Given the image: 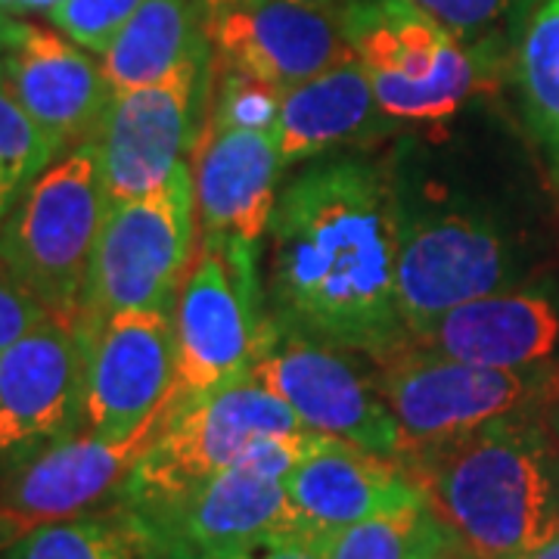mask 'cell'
Listing matches in <instances>:
<instances>
[{
  "label": "cell",
  "instance_id": "9c48e42d",
  "mask_svg": "<svg viewBox=\"0 0 559 559\" xmlns=\"http://www.w3.org/2000/svg\"><path fill=\"white\" fill-rule=\"evenodd\" d=\"M296 429L305 426L274 392L252 380L234 382L168 414L112 507L131 520H159L224 473L255 439Z\"/></svg>",
  "mask_w": 559,
  "mask_h": 559
},
{
  "label": "cell",
  "instance_id": "8fae6325",
  "mask_svg": "<svg viewBox=\"0 0 559 559\" xmlns=\"http://www.w3.org/2000/svg\"><path fill=\"white\" fill-rule=\"evenodd\" d=\"M215 87V50L202 35L183 60L153 84L112 94L97 131L109 205L153 193L200 150Z\"/></svg>",
  "mask_w": 559,
  "mask_h": 559
},
{
  "label": "cell",
  "instance_id": "ba28073f",
  "mask_svg": "<svg viewBox=\"0 0 559 559\" xmlns=\"http://www.w3.org/2000/svg\"><path fill=\"white\" fill-rule=\"evenodd\" d=\"M197 255L193 165L138 200L106 209L81 296V323L94 326L121 311H175L178 289Z\"/></svg>",
  "mask_w": 559,
  "mask_h": 559
},
{
  "label": "cell",
  "instance_id": "5b68a950",
  "mask_svg": "<svg viewBox=\"0 0 559 559\" xmlns=\"http://www.w3.org/2000/svg\"><path fill=\"white\" fill-rule=\"evenodd\" d=\"M377 380L399 423V451L411 473L481 426L544 411L559 399V364L479 367L401 348L377 360Z\"/></svg>",
  "mask_w": 559,
  "mask_h": 559
},
{
  "label": "cell",
  "instance_id": "7c38bea8",
  "mask_svg": "<svg viewBox=\"0 0 559 559\" xmlns=\"http://www.w3.org/2000/svg\"><path fill=\"white\" fill-rule=\"evenodd\" d=\"M249 380L274 392L305 429L395 457L399 423L382 399L377 360L320 342L274 320Z\"/></svg>",
  "mask_w": 559,
  "mask_h": 559
},
{
  "label": "cell",
  "instance_id": "d6a6232c",
  "mask_svg": "<svg viewBox=\"0 0 559 559\" xmlns=\"http://www.w3.org/2000/svg\"><path fill=\"white\" fill-rule=\"evenodd\" d=\"M544 426H547V439H550V460H554V476H557L559 491V399L544 411Z\"/></svg>",
  "mask_w": 559,
  "mask_h": 559
},
{
  "label": "cell",
  "instance_id": "4dcf8cb0",
  "mask_svg": "<svg viewBox=\"0 0 559 559\" xmlns=\"http://www.w3.org/2000/svg\"><path fill=\"white\" fill-rule=\"evenodd\" d=\"M138 544L143 559H221L190 550V547H180V544H165V540H138Z\"/></svg>",
  "mask_w": 559,
  "mask_h": 559
},
{
  "label": "cell",
  "instance_id": "30bf717a",
  "mask_svg": "<svg viewBox=\"0 0 559 559\" xmlns=\"http://www.w3.org/2000/svg\"><path fill=\"white\" fill-rule=\"evenodd\" d=\"M326 436L311 429L255 439L224 473L159 520H131L138 540H165L234 559L261 540L301 532L286 479ZM333 439V436H330Z\"/></svg>",
  "mask_w": 559,
  "mask_h": 559
},
{
  "label": "cell",
  "instance_id": "277c9868",
  "mask_svg": "<svg viewBox=\"0 0 559 559\" xmlns=\"http://www.w3.org/2000/svg\"><path fill=\"white\" fill-rule=\"evenodd\" d=\"M345 50L401 128L454 121L498 81L500 62L466 47L414 0H342Z\"/></svg>",
  "mask_w": 559,
  "mask_h": 559
},
{
  "label": "cell",
  "instance_id": "83f0119b",
  "mask_svg": "<svg viewBox=\"0 0 559 559\" xmlns=\"http://www.w3.org/2000/svg\"><path fill=\"white\" fill-rule=\"evenodd\" d=\"M143 0H62L47 13V22L60 28L66 38L81 44L84 50L97 53L109 47L124 22L138 13Z\"/></svg>",
  "mask_w": 559,
  "mask_h": 559
},
{
  "label": "cell",
  "instance_id": "d590c367",
  "mask_svg": "<svg viewBox=\"0 0 559 559\" xmlns=\"http://www.w3.org/2000/svg\"><path fill=\"white\" fill-rule=\"evenodd\" d=\"M13 16H7L3 10H0V53H3V47H7V40H10V32H13Z\"/></svg>",
  "mask_w": 559,
  "mask_h": 559
},
{
  "label": "cell",
  "instance_id": "d4e9b609",
  "mask_svg": "<svg viewBox=\"0 0 559 559\" xmlns=\"http://www.w3.org/2000/svg\"><path fill=\"white\" fill-rule=\"evenodd\" d=\"M3 559H143L128 516L119 507L69 520L40 522L3 547Z\"/></svg>",
  "mask_w": 559,
  "mask_h": 559
},
{
  "label": "cell",
  "instance_id": "5bb4252c",
  "mask_svg": "<svg viewBox=\"0 0 559 559\" xmlns=\"http://www.w3.org/2000/svg\"><path fill=\"white\" fill-rule=\"evenodd\" d=\"M87 342L81 432L119 441L162 411L175 382V314L159 308L100 320Z\"/></svg>",
  "mask_w": 559,
  "mask_h": 559
},
{
  "label": "cell",
  "instance_id": "52a82bcc",
  "mask_svg": "<svg viewBox=\"0 0 559 559\" xmlns=\"http://www.w3.org/2000/svg\"><path fill=\"white\" fill-rule=\"evenodd\" d=\"M175 382L165 411L178 414L249 380L274 333L264 296V252L197 246L175 301Z\"/></svg>",
  "mask_w": 559,
  "mask_h": 559
},
{
  "label": "cell",
  "instance_id": "e0dca14e",
  "mask_svg": "<svg viewBox=\"0 0 559 559\" xmlns=\"http://www.w3.org/2000/svg\"><path fill=\"white\" fill-rule=\"evenodd\" d=\"M168 423L162 407L140 432L109 441L91 432H75L50 444L38 457L0 476V513L20 525L25 535L40 522L97 513L103 503H116L143 451L156 441Z\"/></svg>",
  "mask_w": 559,
  "mask_h": 559
},
{
  "label": "cell",
  "instance_id": "44dd1931",
  "mask_svg": "<svg viewBox=\"0 0 559 559\" xmlns=\"http://www.w3.org/2000/svg\"><path fill=\"white\" fill-rule=\"evenodd\" d=\"M399 128V121L380 106L367 72L352 53L280 94L277 143L283 168L352 156Z\"/></svg>",
  "mask_w": 559,
  "mask_h": 559
},
{
  "label": "cell",
  "instance_id": "603a6c76",
  "mask_svg": "<svg viewBox=\"0 0 559 559\" xmlns=\"http://www.w3.org/2000/svg\"><path fill=\"white\" fill-rule=\"evenodd\" d=\"M513 81L525 124L559 175V0H538L522 22Z\"/></svg>",
  "mask_w": 559,
  "mask_h": 559
},
{
  "label": "cell",
  "instance_id": "836d02e7",
  "mask_svg": "<svg viewBox=\"0 0 559 559\" xmlns=\"http://www.w3.org/2000/svg\"><path fill=\"white\" fill-rule=\"evenodd\" d=\"M520 559H559V532L550 540H544V544H538L535 550L522 554Z\"/></svg>",
  "mask_w": 559,
  "mask_h": 559
},
{
  "label": "cell",
  "instance_id": "cb8c5ba5",
  "mask_svg": "<svg viewBox=\"0 0 559 559\" xmlns=\"http://www.w3.org/2000/svg\"><path fill=\"white\" fill-rule=\"evenodd\" d=\"M460 554L451 528L429 500L392 510L323 538L326 559H439Z\"/></svg>",
  "mask_w": 559,
  "mask_h": 559
},
{
  "label": "cell",
  "instance_id": "3957f363",
  "mask_svg": "<svg viewBox=\"0 0 559 559\" xmlns=\"http://www.w3.org/2000/svg\"><path fill=\"white\" fill-rule=\"evenodd\" d=\"M544 411L495 419L414 469L466 559H520L559 532Z\"/></svg>",
  "mask_w": 559,
  "mask_h": 559
},
{
  "label": "cell",
  "instance_id": "1f68e13d",
  "mask_svg": "<svg viewBox=\"0 0 559 559\" xmlns=\"http://www.w3.org/2000/svg\"><path fill=\"white\" fill-rule=\"evenodd\" d=\"M62 0H0V10L13 20H28V16H47Z\"/></svg>",
  "mask_w": 559,
  "mask_h": 559
},
{
  "label": "cell",
  "instance_id": "484cf974",
  "mask_svg": "<svg viewBox=\"0 0 559 559\" xmlns=\"http://www.w3.org/2000/svg\"><path fill=\"white\" fill-rule=\"evenodd\" d=\"M60 153L57 140L13 97L0 69V221L16 205L25 187Z\"/></svg>",
  "mask_w": 559,
  "mask_h": 559
},
{
  "label": "cell",
  "instance_id": "9a60e30c",
  "mask_svg": "<svg viewBox=\"0 0 559 559\" xmlns=\"http://www.w3.org/2000/svg\"><path fill=\"white\" fill-rule=\"evenodd\" d=\"M193 162L197 246L264 252L280 175L286 171L277 131L209 119Z\"/></svg>",
  "mask_w": 559,
  "mask_h": 559
},
{
  "label": "cell",
  "instance_id": "ac0fdd59",
  "mask_svg": "<svg viewBox=\"0 0 559 559\" xmlns=\"http://www.w3.org/2000/svg\"><path fill=\"white\" fill-rule=\"evenodd\" d=\"M0 69L20 106L57 140L62 153L97 138L112 100L97 53L66 38L60 28L13 22Z\"/></svg>",
  "mask_w": 559,
  "mask_h": 559
},
{
  "label": "cell",
  "instance_id": "6da1fadb",
  "mask_svg": "<svg viewBox=\"0 0 559 559\" xmlns=\"http://www.w3.org/2000/svg\"><path fill=\"white\" fill-rule=\"evenodd\" d=\"M271 318L320 342L385 360L407 340L395 237L380 162H311L277 193L264 240Z\"/></svg>",
  "mask_w": 559,
  "mask_h": 559
},
{
  "label": "cell",
  "instance_id": "4fadbf2b",
  "mask_svg": "<svg viewBox=\"0 0 559 559\" xmlns=\"http://www.w3.org/2000/svg\"><path fill=\"white\" fill-rule=\"evenodd\" d=\"M87 342L84 323L44 318L0 352V476L81 432Z\"/></svg>",
  "mask_w": 559,
  "mask_h": 559
},
{
  "label": "cell",
  "instance_id": "2e32d148",
  "mask_svg": "<svg viewBox=\"0 0 559 559\" xmlns=\"http://www.w3.org/2000/svg\"><path fill=\"white\" fill-rule=\"evenodd\" d=\"M215 62L286 91L342 60L336 10L293 0H202Z\"/></svg>",
  "mask_w": 559,
  "mask_h": 559
},
{
  "label": "cell",
  "instance_id": "e575fe53",
  "mask_svg": "<svg viewBox=\"0 0 559 559\" xmlns=\"http://www.w3.org/2000/svg\"><path fill=\"white\" fill-rule=\"evenodd\" d=\"M20 535H22L20 525L10 520L7 513H0V547H10V544L20 538Z\"/></svg>",
  "mask_w": 559,
  "mask_h": 559
},
{
  "label": "cell",
  "instance_id": "f546056e",
  "mask_svg": "<svg viewBox=\"0 0 559 559\" xmlns=\"http://www.w3.org/2000/svg\"><path fill=\"white\" fill-rule=\"evenodd\" d=\"M234 559H326L323 557V538L318 535H305V532H289L277 535L249 547L246 554Z\"/></svg>",
  "mask_w": 559,
  "mask_h": 559
},
{
  "label": "cell",
  "instance_id": "7402d4cb",
  "mask_svg": "<svg viewBox=\"0 0 559 559\" xmlns=\"http://www.w3.org/2000/svg\"><path fill=\"white\" fill-rule=\"evenodd\" d=\"M202 35V0H143L100 53L109 91L121 94L159 81Z\"/></svg>",
  "mask_w": 559,
  "mask_h": 559
},
{
  "label": "cell",
  "instance_id": "7a4b0ae2",
  "mask_svg": "<svg viewBox=\"0 0 559 559\" xmlns=\"http://www.w3.org/2000/svg\"><path fill=\"white\" fill-rule=\"evenodd\" d=\"M380 165L407 330L460 301L525 283L520 224L476 180L457 140L401 131Z\"/></svg>",
  "mask_w": 559,
  "mask_h": 559
},
{
  "label": "cell",
  "instance_id": "d6986e66",
  "mask_svg": "<svg viewBox=\"0 0 559 559\" xmlns=\"http://www.w3.org/2000/svg\"><path fill=\"white\" fill-rule=\"evenodd\" d=\"M401 348L479 367L547 364L559 352V301L525 283L485 293L419 320Z\"/></svg>",
  "mask_w": 559,
  "mask_h": 559
},
{
  "label": "cell",
  "instance_id": "ffe728a7",
  "mask_svg": "<svg viewBox=\"0 0 559 559\" xmlns=\"http://www.w3.org/2000/svg\"><path fill=\"white\" fill-rule=\"evenodd\" d=\"M286 491L301 532L318 538L426 500L401 460L330 436L289 473Z\"/></svg>",
  "mask_w": 559,
  "mask_h": 559
},
{
  "label": "cell",
  "instance_id": "f1b7e54d",
  "mask_svg": "<svg viewBox=\"0 0 559 559\" xmlns=\"http://www.w3.org/2000/svg\"><path fill=\"white\" fill-rule=\"evenodd\" d=\"M44 318H50V314L40 308V301L22 286L20 280L7 271V264L0 259V352L22 340Z\"/></svg>",
  "mask_w": 559,
  "mask_h": 559
},
{
  "label": "cell",
  "instance_id": "8992f818",
  "mask_svg": "<svg viewBox=\"0 0 559 559\" xmlns=\"http://www.w3.org/2000/svg\"><path fill=\"white\" fill-rule=\"evenodd\" d=\"M97 143L60 153L0 221V259L50 318L81 323V296L106 218Z\"/></svg>",
  "mask_w": 559,
  "mask_h": 559
},
{
  "label": "cell",
  "instance_id": "74e56055",
  "mask_svg": "<svg viewBox=\"0 0 559 559\" xmlns=\"http://www.w3.org/2000/svg\"><path fill=\"white\" fill-rule=\"evenodd\" d=\"M439 559H466V557H463V554H444V557Z\"/></svg>",
  "mask_w": 559,
  "mask_h": 559
},
{
  "label": "cell",
  "instance_id": "4316f807",
  "mask_svg": "<svg viewBox=\"0 0 559 559\" xmlns=\"http://www.w3.org/2000/svg\"><path fill=\"white\" fill-rule=\"evenodd\" d=\"M448 32H454L466 47L485 53L488 60L503 66L510 57L513 22L522 0H414Z\"/></svg>",
  "mask_w": 559,
  "mask_h": 559
},
{
  "label": "cell",
  "instance_id": "8d00e7d4",
  "mask_svg": "<svg viewBox=\"0 0 559 559\" xmlns=\"http://www.w3.org/2000/svg\"><path fill=\"white\" fill-rule=\"evenodd\" d=\"M293 3H305V7H320V10H336L342 0H293Z\"/></svg>",
  "mask_w": 559,
  "mask_h": 559
}]
</instances>
